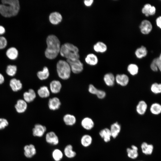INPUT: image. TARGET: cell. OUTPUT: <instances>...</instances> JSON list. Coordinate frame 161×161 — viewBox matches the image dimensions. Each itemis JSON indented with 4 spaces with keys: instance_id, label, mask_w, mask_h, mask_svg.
I'll use <instances>...</instances> for the list:
<instances>
[{
    "instance_id": "obj_1",
    "label": "cell",
    "mask_w": 161,
    "mask_h": 161,
    "mask_svg": "<svg viewBox=\"0 0 161 161\" xmlns=\"http://www.w3.org/2000/svg\"><path fill=\"white\" fill-rule=\"evenodd\" d=\"M20 9L19 0H0V14L5 18L16 16Z\"/></svg>"
},
{
    "instance_id": "obj_2",
    "label": "cell",
    "mask_w": 161,
    "mask_h": 161,
    "mask_svg": "<svg viewBox=\"0 0 161 161\" xmlns=\"http://www.w3.org/2000/svg\"><path fill=\"white\" fill-rule=\"evenodd\" d=\"M47 47L44 52L45 57L48 59L55 58L60 53L61 44L60 41L55 35H49L46 40Z\"/></svg>"
},
{
    "instance_id": "obj_3",
    "label": "cell",
    "mask_w": 161,
    "mask_h": 161,
    "mask_svg": "<svg viewBox=\"0 0 161 161\" xmlns=\"http://www.w3.org/2000/svg\"><path fill=\"white\" fill-rule=\"evenodd\" d=\"M60 53L67 59H79L80 58L78 48L69 43H65L61 46Z\"/></svg>"
},
{
    "instance_id": "obj_4",
    "label": "cell",
    "mask_w": 161,
    "mask_h": 161,
    "mask_svg": "<svg viewBox=\"0 0 161 161\" xmlns=\"http://www.w3.org/2000/svg\"><path fill=\"white\" fill-rule=\"evenodd\" d=\"M56 69L58 76L62 79L65 80L69 78L71 71L69 64L66 61L59 60L57 64Z\"/></svg>"
},
{
    "instance_id": "obj_5",
    "label": "cell",
    "mask_w": 161,
    "mask_h": 161,
    "mask_svg": "<svg viewBox=\"0 0 161 161\" xmlns=\"http://www.w3.org/2000/svg\"><path fill=\"white\" fill-rule=\"evenodd\" d=\"M71 71L75 74H78L83 71V64L79 59H66Z\"/></svg>"
},
{
    "instance_id": "obj_6",
    "label": "cell",
    "mask_w": 161,
    "mask_h": 161,
    "mask_svg": "<svg viewBox=\"0 0 161 161\" xmlns=\"http://www.w3.org/2000/svg\"><path fill=\"white\" fill-rule=\"evenodd\" d=\"M139 29L141 33L147 35L152 31L153 26L149 20L144 19L141 21L139 26Z\"/></svg>"
},
{
    "instance_id": "obj_7",
    "label": "cell",
    "mask_w": 161,
    "mask_h": 161,
    "mask_svg": "<svg viewBox=\"0 0 161 161\" xmlns=\"http://www.w3.org/2000/svg\"><path fill=\"white\" fill-rule=\"evenodd\" d=\"M45 140L48 143L53 145H58L59 141L58 137L53 131H50L46 134Z\"/></svg>"
},
{
    "instance_id": "obj_8",
    "label": "cell",
    "mask_w": 161,
    "mask_h": 161,
    "mask_svg": "<svg viewBox=\"0 0 161 161\" xmlns=\"http://www.w3.org/2000/svg\"><path fill=\"white\" fill-rule=\"evenodd\" d=\"M47 130L46 127L40 124H36L32 129V135L35 137H42Z\"/></svg>"
},
{
    "instance_id": "obj_9",
    "label": "cell",
    "mask_w": 161,
    "mask_h": 161,
    "mask_svg": "<svg viewBox=\"0 0 161 161\" xmlns=\"http://www.w3.org/2000/svg\"><path fill=\"white\" fill-rule=\"evenodd\" d=\"M115 80L118 85L122 86H125L128 84L129 79V76L126 74H117L115 76Z\"/></svg>"
},
{
    "instance_id": "obj_10",
    "label": "cell",
    "mask_w": 161,
    "mask_h": 161,
    "mask_svg": "<svg viewBox=\"0 0 161 161\" xmlns=\"http://www.w3.org/2000/svg\"><path fill=\"white\" fill-rule=\"evenodd\" d=\"M27 107V103L23 99L18 100L14 106L16 112L19 114L23 113L25 112Z\"/></svg>"
},
{
    "instance_id": "obj_11",
    "label": "cell",
    "mask_w": 161,
    "mask_h": 161,
    "mask_svg": "<svg viewBox=\"0 0 161 161\" xmlns=\"http://www.w3.org/2000/svg\"><path fill=\"white\" fill-rule=\"evenodd\" d=\"M9 86L11 90L15 92L20 91L23 87V84L20 80L15 78L10 80Z\"/></svg>"
},
{
    "instance_id": "obj_12",
    "label": "cell",
    "mask_w": 161,
    "mask_h": 161,
    "mask_svg": "<svg viewBox=\"0 0 161 161\" xmlns=\"http://www.w3.org/2000/svg\"><path fill=\"white\" fill-rule=\"evenodd\" d=\"M24 155L28 158L32 157L36 153L35 148L32 144L25 145L24 148Z\"/></svg>"
},
{
    "instance_id": "obj_13",
    "label": "cell",
    "mask_w": 161,
    "mask_h": 161,
    "mask_svg": "<svg viewBox=\"0 0 161 161\" xmlns=\"http://www.w3.org/2000/svg\"><path fill=\"white\" fill-rule=\"evenodd\" d=\"M36 93L32 89H28L27 91L24 92L23 94V100L27 103L32 102L36 98Z\"/></svg>"
},
{
    "instance_id": "obj_14",
    "label": "cell",
    "mask_w": 161,
    "mask_h": 161,
    "mask_svg": "<svg viewBox=\"0 0 161 161\" xmlns=\"http://www.w3.org/2000/svg\"><path fill=\"white\" fill-rule=\"evenodd\" d=\"M81 124L82 127L87 130L92 129L94 126L95 123L93 120L90 118L86 117L81 120Z\"/></svg>"
},
{
    "instance_id": "obj_15",
    "label": "cell",
    "mask_w": 161,
    "mask_h": 161,
    "mask_svg": "<svg viewBox=\"0 0 161 161\" xmlns=\"http://www.w3.org/2000/svg\"><path fill=\"white\" fill-rule=\"evenodd\" d=\"M148 107V105L146 102L144 100H141L138 102L136 106V112L140 115H143L146 113Z\"/></svg>"
},
{
    "instance_id": "obj_16",
    "label": "cell",
    "mask_w": 161,
    "mask_h": 161,
    "mask_svg": "<svg viewBox=\"0 0 161 161\" xmlns=\"http://www.w3.org/2000/svg\"><path fill=\"white\" fill-rule=\"evenodd\" d=\"M18 52L17 49L14 47H11L7 49L6 52V55L10 60L13 61L18 58Z\"/></svg>"
},
{
    "instance_id": "obj_17",
    "label": "cell",
    "mask_w": 161,
    "mask_h": 161,
    "mask_svg": "<svg viewBox=\"0 0 161 161\" xmlns=\"http://www.w3.org/2000/svg\"><path fill=\"white\" fill-rule=\"evenodd\" d=\"M62 19L61 15L57 12L51 13L49 16V20L53 24H57L61 22Z\"/></svg>"
},
{
    "instance_id": "obj_18",
    "label": "cell",
    "mask_w": 161,
    "mask_h": 161,
    "mask_svg": "<svg viewBox=\"0 0 161 161\" xmlns=\"http://www.w3.org/2000/svg\"><path fill=\"white\" fill-rule=\"evenodd\" d=\"M104 82L107 86H113L115 83V76L111 73H108L104 75L103 78Z\"/></svg>"
},
{
    "instance_id": "obj_19",
    "label": "cell",
    "mask_w": 161,
    "mask_h": 161,
    "mask_svg": "<svg viewBox=\"0 0 161 161\" xmlns=\"http://www.w3.org/2000/svg\"><path fill=\"white\" fill-rule=\"evenodd\" d=\"M109 129L111 137L114 138H115L118 136L120 131L121 126L118 122H116L111 125Z\"/></svg>"
},
{
    "instance_id": "obj_20",
    "label": "cell",
    "mask_w": 161,
    "mask_h": 161,
    "mask_svg": "<svg viewBox=\"0 0 161 161\" xmlns=\"http://www.w3.org/2000/svg\"><path fill=\"white\" fill-rule=\"evenodd\" d=\"M48 105L50 110H55L59 109L61 105V102L58 98L54 97L49 99Z\"/></svg>"
},
{
    "instance_id": "obj_21",
    "label": "cell",
    "mask_w": 161,
    "mask_h": 161,
    "mask_svg": "<svg viewBox=\"0 0 161 161\" xmlns=\"http://www.w3.org/2000/svg\"><path fill=\"white\" fill-rule=\"evenodd\" d=\"M50 89L51 92L54 94L59 93L61 88V83L58 80L52 81L50 83Z\"/></svg>"
},
{
    "instance_id": "obj_22",
    "label": "cell",
    "mask_w": 161,
    "mask_h": 161,
    "mask_svg": "<svg viewBox=\"0 0 161 161\" xmlns=\"http://www.w3.org/2000/svg\"><path fill=\"white\" fill-rule=\"evenodd\" d=\"M138 148L135 145H132L131 148H127L126 151L128 157L132 159L137 158L138 156Z\"/></svg>"
},
{
    "instance_id": "obj_23",
    "label": "cell",
    "mask_w": 161,
    "mask_h": 161,
    "mask_svg": "<svg viewBox=\"0 0 161 161\" xmlns=\"http://www.w3.org/2000/svg\"><path fill=\"white\" fill-rule=\"evenodd\" d=\"M142 152L146 155H151L154 150V146L151 144H148L145 142L143 143L141 146Z\"/></svg>"
},
{
    "instance_id": "obj_24",
    "label": "cell",
    "mask_w": 161,
    "mask_h": 161,
    "mask_svg": "<svg viewBox=\"0 0 161 161\" xmlns=\"http://www.w3.org/2000/svg\"><path fill=\"white\" fill-rule=\"evenodd\" d=\"M64 153L66 157L69 158H74L76 155V152L73 150V147L71 144L67 145L65 146Z\"/></svg>"
},
{
    "instance_id": "obj_25",
    "label": "cell",
    "mask_w": 161,
    "mask_h": 161,
    "mask_svg": "<svg viewBox=\"0 0 161 161\" xmlns=\"http://www.w3.org/2000/svg\"><path fill=\"white\" fill-rule=\"evenodd\" d=\"M99 134L106 143L109 142L111 140V135L109 129L108 128L101 130L99 132Z\"/></svg>"
},
{
    "instance_id": "obj_26",
    "label": "cell",
    "mask_w": 161,
    "mask_h": 161,
    "mask_svg": "<svg viewBox=\"0 0 161 161\" xmlns=\"http://www.w3.org/2000/svg\"><path fill=\"white\" fill-rule=\"evenodd\" d=\"M148 54L146 48L143 46L137 48L135 52L136 57L138 59H141L145 57Z\"/></svg>"
},
{
    "instance_id": "obj_27",
    "label": "cell",
    "mask_w": 161,
    "mask_h": 161,
    "mask_svg": "<svg viewBox=\"0 0 161 161\" xmlns=\"http://www.w3.org/2000/svg\"><path fill=\"white\" fill-rule=\"evenodd\" d=\"M86 63L91 66H95L98 62V59L97 56L93 53L87 55L85 58Z\"/></svg>"
},
{
    "instance_id": "obj_28",
    "label": "cell",
    "mask_w": 161,
    "mask_h": 161,
    "mask_svg": "<svg viewBox=\"0 0 161 161\" xmlns=\"http://www.w3.org/2000/svg\"><path fill=\"white\" fill-rule=\"evenodd\" d=\"M80 141L82 146L84 147H87L92 144V138L90 135L85 134L82 136Z\"/></svg>"
},
{
    "instance_id": "obj_29",
    "label": "cell",
    "mask_w": 161,
    "mask_h": 161,
    "mask_svg": "<svg viewBox=\"0 0 161 161\" xmlns=\"http://www.w3.org/2000/svg\"><path fill=\"white\" fill-rule=\"evenodd\" d=\"M93 49L96 52L102 53L106 51L107 47L104 43L101 41H98L94 45Z\"/></svg>"
},
{
    "instance_id": "obj_30",
    "label": "cell",
    "mask_w": 161,
    "mask_h": 161,
    "mask_svg": "<svg viewBox=\"0 0 161 161\" xmlns=\"http://www.w3.org/2000/svg\"><path fill=\"white\" fill-rule=\"evenodd\" d=\"M63 121L65 124L68 126H72L76 123V119L75 117L70 114H65L63 117Z\"/></svg>"
},
{
    "instance_id": "obj_31",
    "label": "cell",
    "mask_w": 161,
    "mask_h": 161,
    "mask_svg": "<svg viewBox=\"0 0 161 161\" xmlns=\"http://www.w3.org/2000/svg\"><path fill=\"white\" fill-rule=\"evenodd\" d=\"M18 70L17 66L16 65L9 64L6 67L5 72L8 76L13 77L16 75Z\"/></svg>"
},
{
    "instance_id": "obj_32",
    "label": "cell",
    "mask_w": 161,
    "mask_h": 161,
    "mask_svg": "<svg viewBox=\"0 0 161 161\" xmlns=\"http://www.w3.org/2000/svg\"><path fill=\"white\" fill-rule=\"evenodd\" d=\"M49 69L47 66H44L42 70L38 72L37 75L38 78L41 80L47 79L49 77Z\"/></svg>"
},
{
    "instance_id": "obj_33",
    "label": "cell",
    "mask_w": 161,
    "mask_h": 161,
    "mask_svg": "<svg viewBox=\"0 0 161 161\" xmlns=\"http://www.w3.org/2000/svg\"><path fill=\"white\" fill-rule=\"evenodd\" d=\"M38 95L41 98H47L49 96L50 92L48 87L46 86H41L37 91Z\"/></svg>"
},
{
    "instance_id": "obj_34",
    "label": "cell",
    "mask_w": 161,
    "mask_h": 161,
    "mask_svg": "<svg viewBox=\"0 0 161 161\" xmlns=\"http://www.w3.org/2000/svg\"><path fill=\"white\" fill-rule=\"evenodd\" d=\"M151 113L154 115H158L161 112V105L159 103H154L151 105L150 108Z\"/></svg>"
},
{
    "instance_id": "obj_35",
    "label": "cell",
    "mask_w": 161,
    "mask_h": 161,
    "mask_svg": "<svg viewBox=\"0 0 161 161\" xmlns=\"http://www.w3.org/2000/svg\"><path fill=\"white\" fill-rule=\"evenodd\" d=\"M127 69L129 74L133 76L137 75L139 71V68L138 65L133 63L129 64L127 67Z\"/></svg>"
},
{
    "instance_id": "obj_36",
    "label": "cell",
    "mask_w": 161,
    "mask_h": 161,
    "mask_svg": "<svg viewBox=\"0 0 161 161\" xmlns=\"http://www.w3.org/2000/svg\"><path fill=\"white\" fill-rule=\"evenodd\" d=\"M52 156L55 161H60L63 158V153L60 149H55L52 152Z\"/></svg>"
},
{
    "instance_id": "obj_37",
    "label": "cell",
    "mask_w": 161,
    "mask_h": 161,
    "mask_svg": "<svg viewBox=\"0 0 161 161\" xmlns=\"http://www.w3.org/2000/svg\"><path fill=\"white\" fill-rule=\"evenodd\" d=\"M151 92L155 94H158L161 92V84L156 82L153 83L150 87Z\"/></svg>"
},
{
    "instance_id": "obj_38",
    "label": "cell",
    "mask_w": 161,
    "mask_h": 161,
    "mask_svg": "<svg viewBox=\"0 0 161 161\" xmlns=\"http://www.w3.org/2000/svg\"><path fill=\"white\" fill-rule=\"evenodd\" d=\"M151 5L149 3L145 4L142 8L141 11L143 14H144L146 17L149 16V12Z\"/></svg>"
},
{
    "instance_id": "obj_39",
    "label": "cell",
    "mask_w": 161,
    "mask_h": 161,
    "mask_svg": "<svg viewBox=\"0 0 161 161\" xmlns=\"http://www.w3.org/2000/svg\"><path fill=\"white\" fill-rule=\"evenodd\" d=\"M7 44V42L6 38L2 35H0V49L5 48Z\"/></svg>"
},
{
    "instance_id": "obj_40",
    "label": "cell",
    "mask_w": 161,
    "mask_h": 161,
    "mask_svg": "<svg viewBox=\"0 0 161 161\" xmlns=\"http://www.w3.org/2000/svg\"><path fill=\"white\" fill-rule=\"evenodd\" d=\"M8 125V121L6 119L0 118V130L4 129Z\"/></svg>"
},
{
    "instance_id": "obj_41",
    "label": "cell",
    "mask_w": 161,
    "mask_h": 161,
    "mask_svg": "<svg viewBox=\"0 0 161 161\" xmlns=\"http://www.w3.org/2000/svg\"><path fill=\"white\" fill-rule=\"evenodd\" d=\"M96 95L99 99H104L106 97V93L103 90L98 89Z\"/></svg>"
},
{
    "instance_id": "obj_42",
    "label": "cell",
    "mask_w": 161,
    "mask_h": 161,
    "mask_svg": "<svg viewBox=\"0 0 161 161\" xmlns=\"http://www.w3.org/2000/svg\"><path fill=\"white\" fill-rule=\"evenodd\" d=\"M98 89L95 87L93 84H90L89 86L88 91L89 93L96 95Z\"/></svg>"
},
{
    "instance_id": "obj_43",
    "label": "cell",
    "mask_w": 161,
    "mask_h": 161,
    "mask_svg": "<svg viewBox=\"0 0 161 161\" xmlns=\"http://www.w3.org/2000/svg\"><path fill=\"white\" fill-rule=\"evenodd\" d=\"M150 67L151 70L153 72H157L159 70L156 63L155 58H154L150 64Z\"/></svg>"
},
{
    "instance_id": "obj_44",
    "label": "cell",
    "mask_w": 161,
    "mask_h": 161,
    "mask_svg": "<svg viewBox=\"0 0 161 161\" xmlns=\"http://www.w3.org/2000/svg\"><path fill=\"white\" fill-rule=\"evenodd\" d=\"M155 62L160 72L161 71V55L160 54V56L155 58Z\"/></svg>"
},
{
    "instance_id": "obj_45",
    "label": "cell",
    "mask_w": 161,
    "mask_h": 161,
    "mask_svg": "<svg viewBox=\"0 0 161 161\" xmlns=\"http://www.w3.org/2000/svg\"><path fill=\"white\" fill-rule=\"evenodd\" d=\"M156 8L154 6H151L149 12V15L150 16H153L154 15L156 12Z\"/></svg>"
},
{
    "instance_id": "obj_46",
    "label": "cell",
    "mask_w": 161,
    "mask_h": 161,
    "mask_svg": "<svg viewBox=\"0 0 161 161\" xmlns=\"http://www.w3.org/2000/svg\"><path fill=\"white\" fill-rule=\"evenodd\" d=\"M156 22L157 26L160 29L161 28V16L157 17L156 20Z\"/></svg>"
},
{
    "instance_id": "obj_47",
    "label": "cell",
    "mask_w": 161,
    "mask_h": 161,
    "mask_svg": "<svg viewBox=\"0 0 161 161\" xmlns=\"http://www.w3.org/2000/svg\"><path fill=\"white\" fill-rule=\"evenodd\" d=\"M93 1V0H85L84 1V3L86 6L89 7L92 4Z\"/></svg>"
},
{
    "instance_id": "obj_48",
    "label": "cell",
    "mask_w": 161,
    "mask_h": 161,
    "mask_svg": "<svg viewBox=\"0 0 161 161\" xmlns=\"http://www.w3.org/2000/svg\"><path fill=\"white\" fill-rule=\"evenodd\" d=\"M5 32L4 27L2 25H0V35H2Z\"/></svg>"
},
{
    "instance_id": "obj_49",
    "label": "cell",
    "mask_w": 161,
    "mask_h": 161,
    "mask_svg": "<svg viewBox=\"0 0 161 161\" xmlns=\"http://www.w3.org/2000/svg\"><path fill=\"white\" fill-rule=\"evenodd\" d=\"M5 81V78L3 75L0 73V85L4 83Z\"/></svg>"
},
{
    "instance_id": "obj_50",
    "label": "cell",
    "mask_w": 161,
    "mask_h": 161,
    "mask_svg": "<svg viewBox=\"0 0 161 161\" xmlns=\"http://www.w3.org/2000/svg\"></svg>"
}]
</instances>
